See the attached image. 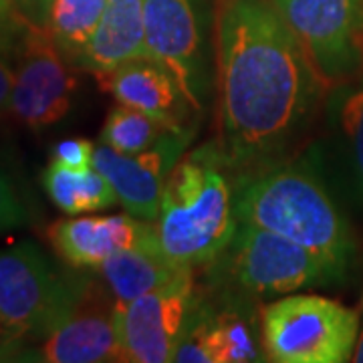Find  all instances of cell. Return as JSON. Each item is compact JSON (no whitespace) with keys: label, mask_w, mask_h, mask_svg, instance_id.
I'll use <instances>...</instances> for the list:
<instances>
[{"label":"cell","mask_w":363,"mask_h":363,"mask_svg":"<svg viewBox=\"0 0 363 363\" xmlns=\"http://www.w3.org/2000/svg\"><path fill=\"white\" fill-rule=\"evenodd\" d=\"M81 281L67 279L35 242L0 250V333L43 337L77 297Z\"/></svg>","instance_id":"obj_7"},{"label":"cell","mask_w":363,"mask_h":363,"mask_svg":"<svg viewBox=\"0 0 363 363\" xmlns=\"http://www.w3.org/2000/svg\"><path fill=\"white\" fill-rule=\"evenodd\" d=\"M218 289V286H216ZM220 298H210L208 347L212 363L264 362L262 325L255 313L252 298L236 291L218 289Z\"/></svg>","instance_id":"obj_17"},{"label":"cell","mask_w":363,"mask_h":363,"mask_svg":"<svg viewBox=\"0 0 363 363\" xmlns=\"http://www.w3.org/2000/svg\"><path fill=\"white\" fill-rule=\"evenodd\" d=\"M218 145L236 174L293 156L327 83L272 0H220Z\"/></svg>","instance_id":"obj_1"},{"label":"cell","mask_w":363,"mask_h":363,"mask_svg":"<svg viewBox=\"0 0 363 363\" xmlns=\"http://www.w3.org/2000/svg\"><path fill=\"white\" fill-rule=\"evenodd\" d=\"M198 297L200 291L196 289L192 269H186L168 285L125 305L117 303L123 362H174V353L192 319Z\"/></svg>","instance_id":"obj_10"},{"label":"cell","mask_w":363,"mask_h":363,"mask_svg":"<svg viewBox=\"0 0 363 363\" xmlns=\"http://www.w3.org/2000/svg\"><path fill=\"white\" fill-rule=\"evenodd\" d=\"M323 113V140L307 152L339 200L363 214V75L331 85Z\"/></svg>","instance_id":"obj_12"},{"label":"cell","mask_w":363,"mask_h":363,"mask_svg":"<svg viewBox=\"0 0 363 363\" xmlns=\"http://www.w3.org/2000/svg\"><path fill=\"white\" fill-rule=\"evenodd\" d=\"M37 341L30 355L37 362H123L116 297L105 283L97 286L93 281H81L73 305Z\"/></svg>","instance_id":"obj_11"},{"label":"cell","mask_w":363,"mask_h":363,"mask_svg":"<svg viewBox=\"0 0 363 363\" xmlns=\"http://www.w3.org/2000/svg\"><path fill=\"white\" fill-rule=\"evenodd\" d=\"M107 0H51L45 18L57 49L63 52L69 65H77L79 55L87 47L95 28L104 16Z\"/></svg>","instance_id":"obj_20"},{"label":"cell","mask_w":363,"mask_h":363,"mask_svg":"<svg viewBox=\"0 0 363 363\" xmlns=\"http://www.w3.org/2000/svg\"><path fill=\"white\" fill-rule=\"evenodd\" d=\"M228 172L220 145L206 143L182 157L168 176L156 233L164 255L178 267L210 264L233 240L238 220Z\"/></svg>","instance_id":"obj_3"},{"label":"cell","mask_w":363,"mask_h":363,"mask_svg":"<svg viewBox=\"0 0 363 363\" xmlns=\"http://www.w3.org/2000/svg\"><path fill=\"white\" fill-rule=\"evenodd\" d=\"M93 152L95 143L83 138H69L55 143L51 152V164L67 166L73 169H85L93 166Z\"/></svg>","instance_id":"obj_24"},{"label":"cell","mask_w":363,"mask_h":363,"mask_svg":"<svg viewBox=\"0 0 363 363\" xmlns=\"http://www.w3.org/2000/svg\"><path fill=\"white\" fill-rule=\"evenodd\" d=\"M196 125L169 131L164 140L140 154H123L97 143L93 152V168L113 188L117 204L142 220L156 222L164 186L196 135Z\"/></svg>","instance_id":"obj_13"},{"label":"cell","mask_w":363,"mask_h":363,"mask_svg":"<svg viewBox=\"0 0 363 363\" xmlns=\"http://www.w3.org/2000/svg\"><path fill=\"white\" fill-rule=\"evenodd\" d=\"M95 271L99 272L101 281L117 303L125 305L133 298L172 283L180 272L186 271V267H178L164 255L156 233V236L147 238L138 247L111 255Z\"/></svg>","instance_id":"obj_18"},{"label":"cell","mask_w":363,"mask_h":363,"mask_svg":"<svg viewBox=\"0 0 363 363\" xmlns=\"http://www.w3.org/2000/svg\"><path fill=\"white\" fill-rule=\"evenodd\" d=\"M143 57H147L143 0H107L104 16L75 67L97 77Z\"/></svg>","instance_id":"obj_16"},{"label":"cell","mask_w":363,"mask_h":363,"mask_svg":"<svg viewBox=\"0 0 363 363\" xmlns=\"http://www.w3.org/2000/svg\"><path fill=\"white\" fill-rule=\"evenodd\" d=\"M13 11L21 16H25L26 21L35 23V25H45L47 11H49V2L51 0H9Z\"/></svg>","instance_id":"obj_25"},{"label":"cell","mask_w":363,"mask_h":363,"mask_svg":"<svg viewBox=\"0 0 363 363\" xmlns=\"http://www.w3.org/2000/svg\"><path fill=\"white\" fill-rule=\"evenodd\" d=\"M13 14L14 11L13 6H11V2H9V0H0V25L6 23Z\"/></svg>","instance_id":"obj_26"},{"label":"cell","mask_w":363,"mask_h":363,"mask_svg":"<svg viewBox=\"0 0 363 363\" xmlns=\"http://www.w3.org/2000/svg\"><path fill=\"white\" fill-rule=\"evenodd\" d=\"M147 57L166 67L202 116L216 91L210 0H143Z\"/></svg>","instance_id":"obj_5"},{"label":"cell","mask_w":363,"mask_h":363,"mask_svg":"<svg viewBox=\"0 0 363 363\" xmlns=\"http://www.w3.org/2000/svg\"><path fill=\"white\" fill-rule=\"evenodd\" d=\"M97 81L117 104L157 117L176 130L196 125V109L184 95L180 83L166 67L150 57L128 61L109 73L97 75Z\"/></svg>","instance_id":"obj_14"},{"label":"cell","mask_w":363,"mask_h":363,"mask_svg":"<svg viewBox=\"0 0 363 363\" xmlns=\"http://www.w3.org/2000/svg\"><path fill=\"white\" fill-rule=\"evenodd\" d=\"M75 89L69 61L45 26L26 21L14 52L11 113L28 130L43 131L69 116Z\"/></svg>","instance_id":"obj_9"},{"label":"cell","mask_w":363,"mask_h":363,"mask_svg":"<svg viewBox=\"0 0 363 363\" xmlns=\"http://www.w3.org/2000/svg\"><path fill=\"white\" fill-rule=\"evenodd\" d=\"M234 216L311 250L339 283L355 257V238L339 198L309 152L236 172Z\"/></svg>","instance_id":"obj_2"},{"label":"cell","mask_w":363,"mask_h":363,"mask_svg":"<svg viewBox=\"0 0 363 363\" xmlns=\"http://www.w3.org/2000/svg\"><path fill=\"white\" fill-rule=\"evenodd\" d=\"M206 267H210L212 285L250 298L293 295L301 289L333 285L311 250L245 222H238L228 247Z\"/></svg>","instance_id":"obj_4"},{"label":"cell","mask_w":363,"mask_h":363,"mask_svg":"<svg viewBox=\"0 0 363 363\" xmlns=\"http://www.w3.org/2000/svg\"><path fill=\"white\" fill-rule=\"evenodd\" d=\"M26 222V210L21 202L13 176L0 162V234L21 228Z\"/></svg>","instance_id":"obj_23"},{"label":"cell","mask_w":363,"mask_h":363,"mask_svg":"<svg viewBox=\"0 0 363 363\" xmlns=\"http://www.w3.org/2000/svg\"><path fill=\"white\" fill-rule=\"evenodd\" d=\"M156 236V224L131 214L79 216L57 220L49 230L52 248L75 269H97L119 250Z\"/></svg>","instance_id":"obj_15"},{"label":"cell","mask_w":363,"mask_h":363,"mask_svg":"<svg viewBox=\"0 0 363 363\" xmlns=\"http://www.w3.org/2000/svg\"><path fill=\"white\" fill-rule=\"evenodd\" d=\"M262 347L277 363L350 362L359 331L357 313L333 298L289 295L260 311Z\"/></svg>","instance_id":"obj_6"},{"label":"cell","mask_w":363,"mask_h":363,"mask_svg":"<svg viewBox=\"0 0 363 363\" xmlns=\"http://www.w3.org/2000/svg\"><path fill=\"white\" fill-rule=\"evenodd\" d=\"M353 362L363 363V333L362 337L357 339V347L353 350Z\"/></svg>","instance_id":"obj_27"},{"label":"cell","mask_w":363,"mask_h":363,"mask_svg":"<svg viewBox=\"0 0 363 363\" xmlns=\"http://www.w3.org/2000/svg\"><path fill=\"white\" fill-rule=\"evenodd\" d=\"M43 188L51 202L69 216L97 212L117 204L111 184L97 169H73L59 164H49L43 172Z\"/></svg>","instance_id":"obj_19"},{"label":"cell","mask_w":363,"mask_h":363,"mask_svg":"<svg viewBox=\"0 0 363 363\" xmlns=\"http://www.w3.org/2000/svg\"><path fill=\"white\" fill-rule=\"evenodd\" d=\"M327 85L363 75V0H272Z\"/></svg>","instance_id":"obj_8"},{"label":"cell","mask_w":363,"mask_h":363,"mask_svg":"<svg viewBox=\"0 0 363 363\" xmlns=\"http://www.w3.org/2000/svg\"><path fill=\"white\" fill-rule=\"evenodd\" d=\"M174 130L176 128L164 123L157 117L119 104L105 119L99 142L123 154H140L143 150L154 147Z\"/></svg>","instance_id":"obj_21"},{"label":"cell","mask_w":363,"mask_h":363,"mask_svg":"<svg viewBox=\"0 0 363 363\" xmlns=\"http://www.w3.org/2000/svg\"><path fill=\"white\" fill-rule=\"evenodd\" d=\"M26 18L14 13L0 25V116L11 113L14 89V52L21 39Z\"/></svg>","instance_id":"obj_22"}]
</instances>
